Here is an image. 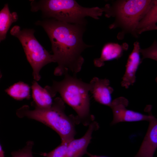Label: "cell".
<instances>
[{
	"instance_id": "cell-1",
	"label": "cell",
	"mask_w": 157,
	"mask_h": 157,
	"mask_svg": "<svg viewBox=\"0 0 157 157\" xmlns=\"http://www.w3.org/2000/svg\"><path fill=\"white\" fill-rule=\"evenodd\" d=\"M36 24L43 28L51 42L54 62L58 64L54 75L61 76L67 71L74 75L80 72L84 60L82 53L91 47L83 39L85 26L51 18L38 21Z\"/></svg>"
},
{
	"instance_id": "cell-2",
	"label": "cell",
	"mask_w": 157,
	"mask_h": 157,
	"mask_svg": "<svg viewBox=\"0 0 157 157\" xmlns=\"http://www.w3.org/2000/svg\"><path fill=\"white\" fill-rule=\"evenodd\" d=\"M31 10H41L43 15L61 22L85 26V18L90 17L98 19L107 8L83 7L74 0H43L32 1Z\"/></svg>"
},
{
	"instance_id": "cell-3",
	"label": "cell",
	"mask_w": 157,
	"mask_h": 157,
	"mask_svg": "<svg viewBox=\"0 0 157 157\" xmlns=\"http://www.w3.org/2000/svg\"><path fill=\"white\" fill-rule=\"evenodd\" d=\"M64 78L60 81H53L51 86L44 87L53 97L59 93L63 101L72 107L81 120H86L88 124L93 117L90 113V98L89 92L91 89L90 83L65 72Z\"/></svg>"
},
{
	"instance_id": "cell-4",
	"label": "cell",
	"mask_w": 157,
	"mask_h": 157,
	"mask_svg": "<svg viewBox=\"0 0 157 157\" xmlns=\"http://www.w3.org/2000/svg\"><path fill=\"white\" fill-rule=\"evenodd\" d=\"M33 106L34 109L31 110L27 105L22 106L17 110V116L35 120L49 127L59 135L61 143L67 144L74 139L75 133L74 124L65 114L64 102L61 98L54 99L49 108Z\"/></svg>"
},
{
	"instance_id": "cell-5",
	"label": "cell",
	"mask_w": 157,
	"mask_h": 157,
	"mask_svg": "<svg viewBox=\"0 0 157 157\" xmlns=\"http://www.w3.org/2000/svg\"><path fill=\"white\" fill-rule=\"evenodd\" d=\"M33 29L21 30L17 25L13 26L10 34L18 38L24 49L27 59L33 70L34 80L39 81L41 78L40 72L46 65L54 62L53 56L40 44L35 37Z\"/></svg>"
},
{
	"instance_id": "cell-6",
	"label": "cell",
	"mask_w": 157,
	"mask_h": 157,
	"mask_svg": "<svg viewBox=\"0 0 157 157\" xmlns=\"http://www.w3.org/2000/svg\"><path fill=\"white\" fill-rule=\"evenodd\" d=\"M154 1L146 0L119 1L115 6V12L117 17L123 26L134 31L140 20Z\"/></svg>"
},
{
	"instance_id": "cell-7",
	"label": "cell",
	"mask_w": 157,
	"mask_h": 157,
	"mask_svg": "<svg viewBox=\"0 0 157 157\" xmlns=\"http://www.w3.org/2000/svg\"><path fill=\"white\" fill-rule=\"evenodd\" d=\"M129 104L127 99L124 97H117L112 101L110 107L113 115L111 124L122 122H134L149 121L154 116L151 113V106L146 107L148 115L129 110L127 108Z\"/></svg>"
},
{
	"instance_id": "cell-8",
	"label": "cell",
	"mask_w": 157,
	"mask_h": 157,
	"mask_svg": "<svg viewBox=\"0 0 157 157\" xmlns=\"http://www.w3.org/2000/svg\"><path fill=\"white\" fill-rule=\"evenodd\" d=\"M89 83L91 86L90 92L95 101L110 107L112 101L111 94L114 89L110 86L109 80L94 77Z\"/></svg>"
},
{
	"instance_id": "cell-9",
	"label": "cell",
	"mask_w": 157,
	"mask_h": 157,
	"mask_svg": "<svg viewBox=\"0 0 157 157\" xmlns=\"http://www.w3.org/2000/svg\"><path fill=\"white\" fill-rule=\"evenodd\" d=\"M146 134L136 154L133 157H153L157 147V121L154 116L149 121Z\"/></svg>"
},
{
	"instance_id": "cell-10",
	"label": "cell",
	"mask_w": 157,
	"mask_h": 157,
	"mask_svg": "<svg viewBox=\"0 0 157 157\" xmlns=\"http://www.w3.org/2000/svg\"><path fill=\"white\" fill-rule=\"evenodd\" d=\"M98 128L97 122L91 123L87 131L82 137L78 139H74L67 144V154L70 157H82L87 153V148L92 138V133Z\"/></svg>"
},
{
	"instance_id": "cell-11",
	"label": "cell",
	"mask_w": 157,
	"mask_h": 157,
	"mask_svg": "<svg viewBox=\"0 0 157 157\" xmlns=\"http://www.w3.org/2000/svg\"><path fill=\"white\" fill-rule=\"evenodd\" d=\"M134 45L133 49L128 57L125 72L121 82V86L126 88H128L135 82L136 73L141 62L139 43L136 42Z\"/></svg>"
},
{
	"instance_id": "cell-12",
	"label": "cell",
	"mask_w": 157,
	"mask_h": 157,
	"mask_svg": "<svg viewBox=\"0 0 157 157\" xmlns=\"http://www.w3.org/2000/svg\"><path fill=\"white\" fill-rule=\"evenodd\" d=\"M33 106L41 108L50 107L53 104V98L45 88L42 87L34 80L31 86Z\"/></svg>"
},
{
	"instance_id": "cell-13",
	"label": "cell",
	"mask_w": 157,
	"mask_h": 157,
	"mask_svg": "<svg viewBox=\"0 0 157 157\" xmlns=\"http://www.w3.org/2000/svg\"><path fill=\"white\" fill-rule=\"evenodd\" d=\"M123 50V47L118 43L105 44L102 48L100 57L94 60L95 66L101 67L104 65L105 61L119 58L121 56Z\"/></svg>"
},
{
	"instance_id": "cell-14",
	"label": "cell",
	"mask_w": 157,
	"mask_h": 157,
	"mask_svg": "<svg viewBox=\"0 0 157 157\" xmlns=\"http://www.w3.org/2000/svg\"><path fill=\"white\" fill-rule=\"evenodd\" d=\"M157 1L154 2L140 20L136 27L139 33L157 29Z\"/></svg>"
},
{
	"instance_id": "cell-15",
	"label": "cell",
	"mask_w": 157,
	"mask_h": 157,
	"mask_svg": "<svg viewBox=\"0 0 157 157\" xmlns=\"http://www.w3.org/2000/svg\"><path fill=\"white\" fill-rule=\"evenodd\" d=\"M18 18L17 13H11L8 4H6L0 11V42L6 38L10 27L17 21Z\"/></svg>"
},
{
	"instance_id": "cell-16",
	"label": "cell",
	"mask_w": 157,
	"mask_h": 157,
	"mask_svg": "<svg viewBox=\"0 0 157 157\" xmlns=\"http://www.w3.org/2000/svg\"><path fill=\"white\" fill-rule=\"evenodd\" d=\"M30 88L28 84L23 82L19 81L6 89L5 91L15 99L21 100L30 98Z\"/></svg>"
},
{
	"instance_id": "cell-17",
	"label": "cell",
	"mask_w": 157,
	"mask_h": 157,
	"mask_svg": "<svg viewBox=\"0 0 157 157\" xmlns=\"http://www.w3.org/2000/svg\"><path fill=\"white\" fill-rule=\"evenodd\" d=\"M66 144V143H61L53 150L41 154L45 157H70L67 153Z\"/></svg>"
},
{
	"instance_id": "cell-18",
	"label": "cell",
	"mask_w": 157,
	"mask_h": 157,
	"mask_svg": "<svg viewBox=\"0 0 157 157\" xmlns=\"http://www.w3.org/2000/svg\"><path fill=\"white\" fill-rule=\"evenodd\" d=\"M33 144L32 141L27 142L26 145L22 149L12 152V157H33L32 149Z\"/></svg>"
},
{
	"instance_id": "cell-19",
	"label": "cell",
	"mask_w": 157,
	"mask_h": 157,
	"mask_svg": "<svg viewBox=\"0 0 157 157\" xmlns=\"http://www.w3.org/2000/svg\"><path fill=\"white\" fill-rule=\"evenodd\" d=\"M140 52L143 55V60L146 58H149L156 60L157 47L156 43H155L148 48L142 49H140Z\"/></svg>"
},
{
	"instance_id": "cell-20",
	"label": "cell",
	"mask_w": 157,
	"mask_h": 157,
	"mask_svg": "<svg viewBox=\"0 0 157 157\" xmlns=\"http://www.w3.org/2000/svg\"><path fill=\"white\" fill-rule=\"evenodd\" d=\"M0 157H5L4 153L0 144Z\"/></svg>"
},
{
	"instance_id": "cell-21",
	"label": "cell",
	"mask_w": 157,
	"mask_h": 157,
	"mask_svg": "<svg viewBox=\"0 0 157 157\" xmlns=\"http://www.w3.org/2000/svg\"><path fill=\"white\" fill-rule=\"evenodd\" d=\"M87 154L90 157H108L105 156H99L95 155H93L88 153H87Z\"/></svg>"
},
{
	"instance_id": "cell-22",
	"label": "cell",
	"mask_w": 157,
	"mask_h": 157,
	"mask_svg": "<svg viewBox=\"0 0 157 157\" xmlns=\"http://www.w3.org/2000/svg\"><path fill=\"white\" fill-rule=\"evenodd\" d=\"M2 74L1 73V72L0 70V79H1V78L2 77Z\"/></svg>"
}]
</instances>
